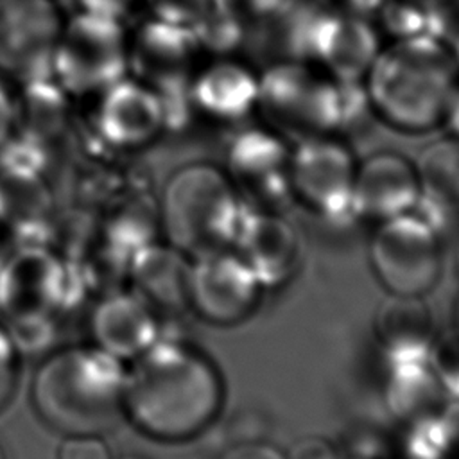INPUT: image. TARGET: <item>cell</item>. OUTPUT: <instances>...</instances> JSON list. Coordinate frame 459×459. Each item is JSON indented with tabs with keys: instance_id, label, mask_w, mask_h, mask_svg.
Returning <instances> with one entry per match:
<instances>
[{
	"instance_id": "6da1fadb",
	"label": "cell",
	"mask_w": 459,
	"mask_h": 459,
	"mask_svg": "<svg viewBox=\"0 0 459 459\" xmlns=\"http://www.w3.org/2000/svg\"><path fill=\"white\" fill-rule=\"evenodd\" d=\"M224 396L221 369L204 351L181 341H156L126 373L122 411L143 434L176 443L208 429Z\"/></svg>"
},
{
	"instance_id": "7a4b0ae2",
	"label": "cell",
	"mask_w": 459,
	"mask_h": 459,
	"mask_svg": "<svg viewBox=\"0 0 459 459\" xmlns=\"http://www.w3.org/2000/svg\"><path fill=\"white\" fill-rule=\"evenodd\" d=\"M459 84L448 43L430 38L394 39L364 77L371 111L402 133H429L443 124Z\"/></svg>"
},
{
	"instance_id": "3957f363",
	"label": "cell",
	"mask_w": 459,
	"mask_h": 459,
	"mask_svg": "<svg viewBox=\"0 0 459 459\" xmlns=\"http://www.w3.org/2000/svg\"><path fill=\"white\" fill-rule=\"evenodd\" d=\"M126 371L109 351L72 348L56 353L36 373L38 412L57 430L95 434L122 411Z\"/></svg>"
},
{
	"instance_id": "277c9868",
	"label": "cell",
	"mask_w": 459,
	"mask_h": 459,
	"mask_svg": "<svg viewBox=\"0 0 459 459\" xmlns=\"http://www.w3.org/2000/svg\"><path fill=\"white\" fill-rule=\"evenodd\" d=\"M246 210L247 204L222 167L194 161L167 179L160 219L169 244L192 258L231 247Z\"/></svg>"
},
{
	"instance_id": "5b68a950",
	"label": "cell",
	"mask_w": 459,
	"mask_h": 459,
	"mask_svg": "<svg viewBox=\"0 0 459 459\" xmlns=\"http://www.w3.org/2000/svg\"><path fill=\"white\" fill-rule=\"evenodd\" d=\"M129 75L126 22L74 11L65 16L50 77L70 99L95 97Z\"/></svg>"
},
{
	"instance_id": "8992f818",
	"label": "cell",
	"mask_w": 459,
	"mask_h": 459,
	"mask_svg": "<svg viewBox=\"0 0 459 459\" xmlns=\"http://www.w3.org/2000/svg\"><path fill=\"white\" fill-rule=\"evenodd\" d=\"M443 235L409 212L377 222L369 240V264L389 294L425 296L443 273Z\"/></svg>"
},
{
	"instance_id": "52a82bcc",
	"label": "cell",
	"mask_w": 459,
	"mask_h": 459,
	"mask_svg": "<svg viewBox=\"0 0 459 459\" xmlns=\"http://www.w3.org/2000/svg\"><path fill=\"white\" fill-rule=\"evenodd\" d=\"M357 160L350 147L328 134H307L290 147L292 201L330 224H348L353 213Z\"/></svg>"
},
{
	"instance_id": "ba28073f",
	"label": "cell",
	"mask_w": 459,
	"mask_h": 459,
	"mask_svg": "<svg viewBox=\"0 0 459 459\" xmlns=\"http://www.w3.org/2000/svg\"><path fill=\"white\" fill-rule=\"evenodd\" d=\"M63 22L57 0H0V74L20 84L52 79Z\"/></svg>"
},
{
	"instance_id": "9c48e42d",
	"label": "cell",
	"mask_w": 459,
	"mask_h": 459,
	"mask_svg": "<svg viewBox=\"0 0 459 459\" xmlns=\"http://www.w3.org/2000/svg\"><path fill=\"white\" fill-rule=\"evenodd\" d=\"M188 310L215 326L246 321L258 307L264 287L231 249L222 247L190 258Z\"/></svg>"
},
{
	"instance_id": "30bf717a",
	"label": "cell",
	"mask_w": 459,
	"mask_h": 459,
	"mask_svg": "<svg viewBox=\"0 0 459 459\" xmlns=\"http://www.w3.org/2000/svg\"><path fill=\"white\" fill-rule=\"evenodd\" d=\"M290 147L271 127L247 126L228 142L226 172L249 208L280 212L292 201Z\"/></svg>"
},
{
	"instance_id": "8fae6325",
	"label": "cell",
	"mask_w": 459,
	"mask_h": 459,
	"mask_svg": "<svg viewBox=\"0 0 459 459\" xmlns=\"http://www.w3.org/2000/svg\"><path fill=\"white\" fill-rule=\"evenodd\" d=\"M382 50L369 18L319 5L308 32L307 59L323 65L330 77L364 81Z\"/></svg>"
},
{
	"instance_id": "7c38bea8",
	"label": "cell",
	"mask_w": 459,
	"mask_h": 459,
	"mask_svg": "<svg viewBox=\"0 0 459 459\" xmlns=\"http://www.w3.org/2000/svg\"><path fill=\"white\" fill-rule=\"evenodd\" d=\"M421 195L416 163L394 151L369 154L357 163L353 181L355 219L375 224L414 210Z\"/></svg>"
},
{
	"instance_id": "4fadbf2b",
	"label": "cell",
	"mask_w": 459,
	"mask_h": 459,
	"mask_svg": "<svg viewBox=\"0 0 459 459\" xmlns=\"http://www.w3.org/2000/svg\"><path fill=\"white\" fill-rule=\"evenodd\" d=\"M231 249L251 269L264 289L285 285L296 273L301 242L296 228L271 210H246Z\"/></svg>"
},
{
	"instance_id": "5bb4252c",
	"label": "cell",
	"mask_w": 459,
	"mask_h": 459,
	"mask_svg": "<svg viewBox=\"0 0 459 459\" xmlns=\"http://www.w3.org/2000/svg\"><path fill=\"white\" fill-rule=\"evenodd\" d=\"M93 99V126L99 136L115 147H138L163 131L156 91L133 75H126Z\"/></svg>"
},
{
	"instance_id": "9a60e30c",
	"label": "cell",
	"mask_w": 459,
	"mask_h": 459,
	"mask_svg": "<svg viewBox=\"0 0 459 459\" xmlns=\"http://www.w3.org/2000/svg\"><path fill=\"white\" fill-rule=\"evenodd\" d=\"M199 52L192 27L149 16L129 32V75L154 86L190 74L192 59Z\"/></svg>"
},
{
	"instance_id": "2e32d148",
	"label": "cell",
	"mask_w": 459,
	"mask_h": 459,
	"mask_svg": "<svg viewBox=\"0 0 459 459\" xmlns=\"http://www.w3.org/2000/svg\"><path fill=\"white\" fill-rule=\"evenodd\" d=\"M434 328L423 296L389 294L373 317V333L385 360L429 359L437 337Z\"/></svg>"
},
{
	"instance_id": "e0dca14e",
	"label": "cell",
	"mask_w": 459,
	"mask_h": 459,
	"mask_svg": "<svg viewBox=\"0 0 459 459\" xmlns=\"http://www.w3.org/2000/svg\"><path fill=\"white\" fill-rule=\"evenodd\" d=\"M195 111L222 122H238L258 104V75L246 65L217 59L192 77Z\"/></svg>"
},
{
	"instance_id": "ac0fdd59",
	"label": "cell",
	"mask_w": 459,
	"mask_h": 459,
	"mask_svg": "<svg viewBox=\"0 0 459 459\" xmlns=\"http://www.w3.org/2000/svg\"><path fill=\"white\" fill-rule=\"evenodd\" d=\"M371 111L364 81H342L335 77L314 81L298 118V131L307 134H328L355 129Z\"/></svg>"
},
{
	"instance_id": "d6986e66",
	"label": "cell",
	"mask_w": 459,
	"mask_h": 459,
	"mask_svg": "<svg viewBox=\"0 0 459 459\" xmlns=\"http://www.w3.org/2000/svg\"><path fill=\"white\" fill-rule=\"evenodd\" d=\"M384 398L389 412L402 421L439 412L445 394L432 371L430 357L385 360Z\"/></svg>"
},
{
	"instance_id": "ffe728a7",
	"label": "cell",
	"mask_w": 459,
	"mask_h": 459,
	"mask_svg": "<svg viewBox=\"0 0 459 459\" xmlns=\"http://www.w3.org/2000/svg\"><path fill=\"white\" fill-rule=\"evenodd\" d=\"M190 258L179 249L151 247L138 260L140 298L156 312L188 310Z\"/></svg>"
},
{
	"instance_id": "44dd1931",
	"label": "cell",
	"mask_w": 459,
	"mask_h": 459,
	"mask_svg": "<svg viewBox=\"0 0 459 459\" xmlns=\"http://www.w3.org/2000/svg\"><path fill=\"white\" fill-rule=\"evenodd\" d=\"M156 312L140 296L115 298L95 319V335L115 357L140 355L156 342Z\"/></svg>"
},
{
	"instance_id": "7402d4cb",
	"label": "cell",
	"mask_w": 459,
	"mask_h": 459,
	"mask_svg": "<svg viewBox=\"0 0 459 459\" xmlns=\"http://www.w3.org/2000/svg\"><path fill=\"white\" fill-rule=\"evenodd\" d=\"M258 75V104L274 120L298 127L305 99L316 81L312 70L298 59H278Z\"/></svg>"
},
{
	"instance_id": "603a6c76",
	"label": "cell",
	"mask_w": 459,
	"mask_h": 459,
	"mask_svg": "<svg viewBox=\"0 0 459 459\" xmlns=\"http://www.w3.org/2000/svg\"><path fill=\"white\" fill-rule=\"evenodd\" d=\"M20 86V93L14 95V133L43 143L47 136L57 134L66 124L70 113V97L52 79L25 82Z\"/></svg>"
},
{
	"instance_id": "cb8c5ba5",
	"label": "cell",
	"mask_w": 459,
	"mask_h": 459,
	"mask_svg": "<svg viewBox=\"0 0 459 459\" xmlns=\"http://www.w3.org/2000/svg\"><path fill=\"white\" fill-rule=\"evenodd\" d=\"M382 29L393 39L430 38L448 43L455 25L448 4H432L425 0H385L380 11Z\"/></svg>"
},
{
	"instance_id": "d4e9b609",
	"label": "cell",
	"mask_w": 459,
	"mask_h": 459,
	"mask_svg": "<svg viewBox=\"0 0 459 459\" xmlns=\"http://www.w3.org/2000/svg\"><path fill=\"white\" fill-rule=\"evenodd\" d=\"M414 163L421 197L455 217L459 213V138L432 142Z\"/></svg>"
},
{
	"instance_id": "484cf974",
	"label": "cell",
	"mask_w": 459,
	"mask_h": 459,
	"mask_svg": "<svg viewBox=\"0 0 459 459\" xmlns=\"http://www.w3.org/2000/svg\"><path fill=\"white\" fill-rule=\"evenodd\" d=\"M247 20L235 11L213 5L192 25L199 50L219 57L237 52L247 38Z\"/></svg>"
},
{
	"instance_id": "4316f807",
	"label": "cell",
	"mask_w": 459,
	"mask_h": 459,
	"mask_svg": "<svg viewBox=\"0 0 459 459\" xmlns=\"http://www.w3.org/2000/svg\"><path fill=\"white\" fill-rule=\"evenodd\" d=\"M430 366L445 398H459V333L436 337L430 351Z\"/></svg>"
},
{
	"instance_id": "83f0119b",
	"label": "cell",
	"mask_w": 459,
	"mask_h": 459,
	"mask_svg": "<svg viewBox=\"0 0 459 459\" xmlns=\"http://www.w3.org/2000/svg\"><path fill=\"white\" fill-rule=\"evenodd\" d=\"M151 18L192 27L215 0H140Z\"/></svg>"
},
{
	"instance_id": "f1b7e54d",
	"label": "cell",
	"mask_w": 459,
	"mask_h": 459,
	"mask_svg": "<svg viewBox=\"0 0 459 459\" xmlns=\"http://www.w3.org/2000/svg\"><path fill=\"white\" fill-rule=\"evenodd\" d=\"M57 459H111V454L95 434H70L59 445Z\"/></svg>"
},
{
	"instance_id": "f546056e",
	"label": "cell",
	"mask_w": 459,
	"mask_h": 459,
	"mask_svg": "<svg viewBox=\"0 0 459 459\" xmlns=\"http://www.w3.org/2000/svg\"><path fill=\"white\" fill-rule=\"evenodd\" d=\"M292 0H215V4L224 5L244 20H267L280 11H283Z\"/></svg>"
},
{
	"instance_id": "4dcf8cb0",
	"label": "cell",
	"mask_w": 459,
	"mask_h": 459,
	"mask_svg": "<svg viewBox=\"0 0 459 459\" xmlns=\"http://www.w3.org/2000/svg\"><path fill=\"white\" fill-rule=\"evenodd\" d=\"M217 459H287V454L267 441H240L228 446Z\"/></svg>"
},
{
	"instance_id": "1f68e13d",
	"label": "cell",
	"mask_w": 459,
	"mask_h": 459,
	"mask_svg": "<svg viewBox=\"0 0 459 459\" xmlns=\"http://www.w3.org/2000/svg\"><path fill=\"white\" fill-rule=\"evenodd\" d=\"M75 11L126 22L140 0H70Z\"/></svg>"
},
{
	"instance_id": "d6a6232c",
	"label": "cell",
	"mask_w": 459,
	"mask_h": 459,
	"mask_svg": "<svg viewBox=\"0 0 459 459\" xmlns=\"http://www.w3.org/2000/svg\"><path fill=\"white\" fill-rule=\"evenodd\" d=\"M16 382V359L11 342L0 332V409L9 402Z\"/></svg>"
},
{
	"instance_id": "836d02e7",
	"label": "cell",
	"mask_w": 459,
	"mask_h": 459,
	"mask_svg": "<svg viewBox=\"0 0 459 459\" xmlns=\"http://www.w3.org/2000/svg\"><path fill=\"white\" fill-rule=\"evenodd\" d=\"M287 459H337L333 446L321 437H305L294 445Z\"/></svg>"
},
{
	"instance_id": "e575fe53",
	"label": "cell",
	"mask_w": 459,
	"mask_h": 459,
	"mask_svg": "<svg viewBox=\"0 0 459 459\" xmlns=\"http://www.w3.org/2000/svg\"><path fill=\"white\" fill-rule=\"evenodd\" d=\"M16 127V106L14 95L9 86L0 79V143L5 142Z\"/></svg>"
},
{
	"instance_id": "d590c367",
	"label": "cell",
	"mask_w": 459,
	"mask_h": 459,
	"mask_svg": "<svg viewBox=\"0 0 459 459\" xmlns=\"http://www.w3.org/2000/svg\"><path fill=\"white\" fill-rule=\"evenodd\" d=\"M321 5L333 9V11H342L364 18H371L380 11L385 0H317Z\"/></svg>"
},
{
	"instance_id": "8d00e7d4",
	"label": "cell",
	"mask_w": 459,
	"mask_h": 459,
	"mask_svg": "<svg viewBox=\"0 0 459 459\" xmlns=\"http://www.w3.org/2000/svg\"><path fill=\"white\" fill-rule=\"evenodd\" d=\"M441 416L445 420L448 439H450V450H459V398L448 400L445 411H441Z\"/></svg>"
},
{
	"instance_id": "74e56055",
	"label": "cell",
	"mask_w": 459,
	"mask_h": 459,
	"mask_svg": "<svg viewBox=\"0 0 459 459\" xmlns=\"http://www.w3.org/2000/svg\"><path fill=\"white\" fill-rule=\"evenodd\" d=\"M443 126L448 129L450 136L459 138V84L448 102V108L445 111V118H443Z\"/></svg>"
},
{
	"instance_id": "f35d334b",
	"label": "cell",
	"mask_w": 459,
	"mask_h": 459,
	"mask_svg": "<svg viewBox=\"0 0 459 459\" xmlns=\"http://www.w3.org/2000/svg\"><path fill=\"white\" fill-rule=\"evenodd\" d=\"M448 48H450L455 63H457V68H459V23L455 25V29H454V32L448 39Z\"/></svg>"
},
{
	"instance_id": "ab89813d",
	"label": "cell",
	"mask_w": 459,
	"mask_h": 459,
	"mask_svg": "<svg viewBox=\"0 0 459 459\" xmlns=\"http://www.w3.org/2000/svg\"><path fill=\"white\" fill-rule=\"evenodd\" d=\"M454 317H455V332L459 333V298L455 299V310H454Z\"/></svg>"
},
{
	"instance_id": "60d3db41",
	"label": "cell",
	"mask_w": 459,
	"mask_h": 459,
	"mask_svg": "<svg viewBox=\"0 0 459 459\" xmlns=\"http://www.w3.org/2000/svg\"><path fill=\"white\" fill-rule=\"evenodd\" d=\"M425 2H432V4H450L452 0H425Z\"/></svg>"
},
{
	"instance_id": "b9f144b4",
	"label": "cell",
	"mask_w": 459,
	"mask_h": 459,
	"mask_svg": "<svg viewBox=\"0 0 459 459\" xmlns=\"http://www.w3.org/2000/svg\"><path fill=\"white\" fill-rule=\"evenodd\" d=\"M120 459H145V457H138V455H126V457H120Z\"/></svg>"
},
{
	"instance_id": "7bdbcfd3",
	"label": "cell",
	"mask_w": 459,
	"mask_h": 459,
	"mask_svg": "<svg viewBox=\"0 0 459 459\" xmlns=\"http://www.w3.org/2000/svg\"><path fill=\"white\" fill-rule=\"evenodd\" d=\"M0 459H5V454H4V450H2V446H0Z\"/></svg>"
},
{
	"instance_id": "ee69618b",
	"label": "cell",
	"mask_w": 459,
	"mask_h": 459,
	"mask_svg": "<svg viewBox=\"0 0 459 459\" xmlns=\"http://www.w3.org/2000/svg\"><path fill=\"white\" fill-rule=\"evenodd\" d=\"M455 264H457V271H459V249H457V260H455Z\"/></svg>"
},
{
	"instance_id": "f6af8a7d",
	"label": "cell",
	"mask_w": 459,
	"mask_h": 459,
	"mask_svg": "<svg viewBox=\"0 0 459 459\" xmlns=\"http://www.w3.org/2000/svg\"><path fill=\"white\" fill-rule=\"evenodd\" d=\"M57 2H59V0H57Z\"/></svg>"
}]
</instances>
